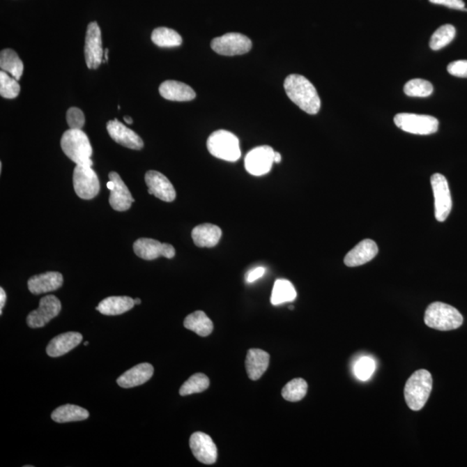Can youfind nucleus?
<instances>
[{"instance_id": "obj_1", "label": "nucleus", "mask_w": 467, "mask_h": 467, "mask_svg": "<svg viewBox=\"0 0 467 467\" xmlns=\"http://www.w3.org/2000/svg\"><path fill=\"white\" fill-rule=\"evenodd\" d=\"M286 95L296 103L300 109L309 114L319 113L321 100L312 82L303 75L293 74L289 75L284 82Z\"/></svg>"}, {"instance_id": "obj_2", "label": "nucleus", "mask_w": 467, "mask_h": 467, "mask_svg": "<svg viewBox=\"0 0 467 467\" xmlns=\"http://www.w3.org/2000/svg\"><path fill=\"white\" fill-rule=\"evenodd\" d=\"M61 147L69 159L80 165L93 167V148L87 135L82 129H69L61 139Z\"/></svg>"}, {"instance_id": "obj_3", "label": "nucleus", "mask_w": 467, "mask_h": 467, "mask_svg": "<svg viewBox=\"0 0 467 467\" xmlns=\"http://www.w3.org/2000/svg\"><path fill=\"white\" fill-rule=\"evenodd\" d=\"M433 388V377L426 369H419L412 374L406 383L404 397L406 404L411 411H419L429 400Z\"/></svg>"}, {"instance_id": "obj_4", "label": "nucleus", "mask_w": 467, "mask_h": 467, "mask_svg": "<svg viewBox=\"0 0 467 467\" xmlns=\"http://www.w3.org/2000/svg\"><path fill=\"white\" fill-rule=\"evenodd\" d=\"M464 319L457 309L443 303L429 305L424 316V322L430 328L439 330H452L459 328Z\"/></svg>"}, {"instance_id": "obj_5", "label": "nucleus", "mask_w": 467, "mask_h": 467, "mask_svg": "<svg viewBox=\"0 0 467 467\" xmlns=\"http://www.w3.org/2000/svg\"><path fill=\"white\" fill-rule=\"evenodd\" d=\"M207 148L211 155L229 162H236L242 155L238 138L232 132L218 130L207 140Z\"/></svg>"}, {"instance_id": "obj_6", "label": "nucleus", "mask_w": 467, "mask_h": 467, "mask_svg": "<svg viewBox=\"0 0 467 467\" xmlns=\"http://www.w3.org/2000/svg\"><path fill=\"white\" fill-rule=\"evenodd\" d=\"M394 121L401 130L413 135H433L439 128V121L436 118L425 114H397L394 118Z\"/></svg>"}, {"instance_id": "obj_7", "label": "nucleus", "mask_w": 467, "mask_h": 467, "mask_svg": "<svg viewBox=\"0 0 467 467\" xmlns=\"http://www.w3.org/2000/svg\"><path fill=\"white\" fill-rule=\"evenodd\" d=\"M73 185L75 193L82 199H95L100 192L98 176L88 165L77 164L75 167Z\"/></svg>"}, {"instance_id": "obj_8", "label": "nucleus", "mask_w": 467, "mask_h": 467, "mask_svg": "<svg viewBox=\"0 0 467 467\" xmlns=\"http://www.w3.org/2000/svg\"><path fill=\"white\" fill-rule=\"evenodd\" d=\"M211 48L222 56L243 55L252 48V42L246 36L231 32L214 38L211 42Z\"/></svg>"}, {"instance_id": "obj_9", "label": "nucleus", "mask_w": 467, "mask_h": 467, "mask_svg": "<svg viewBox=\"0 0 467 467\" xmlns=\"http://www.w3.org/2000/svg\"><path fill=\"white\" fill-rule=\"evenodd\" d=\"M434 197V215L437 221L444 222L451 213L452 202L447 178L443 174H436L431 177Z\"/></svg>"}, {"instance_id": "obj_10", "label": "nucleus", "mask_w": 467, "mask_h": 467, "mask_svg": "<svg viewBox=\"0 0 467 467\" xmlns=\"http://www.w3.org/2000/svg\"><path fill=\"white\" fill-rule=\"evenodd\" d=\"M84 54L89 69H98L103 62V49L102 31L96 22H91L88 25Z\"/></svg>"}, {"instance_id": "obj_11", "label": "nucleus", "mask_w": 467, "mask_h": 467, "mask_svg": "<svg viewBox=\"0 0 467 467\" xmlns=\"http://www.w3.org/2000/svg\"><path fill=\"white\" fill-rule=\"evenodd\" d=\"M275 151L271 146H261L250 151L245 157V168L254 176L268 174L275 163Z\"/></svg>"}, {"instance_id": "obj_12", "label": "nucleus", "mask_w": 467, "mask_h": 467, "mask_svg": "<svg viewBox=\"0 0 467 467\" xmlns=\"http://www.w3.org/2000/svg\"><path fill=\"white\" fill-rule=\"evenodd\" d=\"M61 309H62V305L59 298L54 296L42 298L37 310L32 311L28 315L27 325L31 328L44 327L60 314Z\"/></svg>"}, {"instance_id": "obj_13", "label": "nucleus", "mask_w": 467, "mask_h": 467, "mask_svg": "<svg viewBox=\"0 0 467 467\" xmlns=\"http://www.w3.org/2000/svg\"><path fill=\"white\" fill-rule=\"evenodd\" d=\"M109 181L107 183L110 190L109 204L114 210L125 211L130 209L135 199L127 185L116 171H111Z\"/></svg>"}, {"instance_id": "obj_14", "label": "nucleus", "mask_w": 467, "mask_h": 467, "mask_svg": "<svg viewBox=\"0 0 467 467\" xmlns=\"http://www.w3.org/2000/svg\"><path fill=\"white\" fill-rule=\"evenodd\" d=\"M134 251L139 258L146 261H153L159 257L171 259L175 257L174 246L168 243H161L159 240L150 238H139L134 243Z\"/></svg>"}, {"instance_id": "obj_15", "label": "nucleus", "mask_w": 467, "mask_h": 467, "mask_svg": "<svg viewBox=\"0 0 467 467\" xmlns=\"http://www.w3.org/2000/svg\"><path fill=\"white\" fill-rule=\"evenodd\" d=\"M190 447L197 461L206 465L214 464L217 459V448L210 436L196 432L190 438Z\"/></svg>"}, {"instance_id": "obj_16", "label": "nucleus", "mask_w": 467, "mask_h": 467, "mask_svg": "<svg viewBox=\"0 0 467 467\" xmlns=\"http://www.w3.org/2000/svg\"><path fill=\"white\" fill-rule=\"evenodd\" d=\"M146 185L151 195L164 202H172L176 199V190L169 179L157 171H147L145 176Z\"/></svg>"}, {"instance_id": "obj_17", "label": "nucleus", "mask_w": 467, "mask_h": 467, "mask_svg": "<svg viewBox=\"0 0 467 467\" xmlns=\"http://www.w3.org/2000/svg\"><path fill=\"white\" fill-rule=\"evenodd\" d=\"M107 130L110 137L120 145L132 150H141L144 142L141 138L132 129L125 127L117 118L109 121L107 124Z\"/></svg>"}, {"instance_id": "obj_18", "label": "nucleus", "mask_w": 467, "mask_h": 467, "mask_svg": "<svg viewBox=\"0 0 467 467\" xmlns=\"http://www.w3.org/2000/svg\"><path fill=\"white\" fill-rule=\"evenodd\" d=\"M378 253V247L371 239H365L355 246L344 257V264L354 268L371 261Z\"/></svg>"}, {"instance_id": "obj_19", "label": "nucleus", "mask_w": 467, "mask_h": 467, "mask_svg": "<svg viewBox=\"0 0 467 467\" xmlns=\"http://www.w3.org/2000/svg\"><path fill=\"white\" fill-rule=\"evenodd\" d=\"M63 277L59 272H47L29 280L28 289L35 296L53 292L63 286Z\"/></svg>"}, {"instance_id": "obj_20", "label": "nucleus", "mask_w": 467, "mask_h": 467, "mask_svg": "<svg viewBox=\"0 0 467 467\" xmlns=\"http://www.w3.org/2000/svg\"><path fill=\"white\" fill-rule=\"evenodd\" d=\"M153 372L154 369L152 365L143 362L122 374L117 379L118 385L124 389L142 385L151 379Z\"/></svg>"}, {"instance_id": "obj_21", "label": "nucleus", "mask_w": 467, "mask_h": 467, "mask_svg": "<svg viewBox=\"0 0 467 467\" xmlns=\"http://www.w3.org/2000/svg\"><path fill=\"white\" fill-rule=\"evenodd\" d=\"M81 333L70 332L60 334L50 341L46 348L47 354L52 358L61 357L75 349L82 342Z\"/></svg>"}, {"instance_id": "obj_22", "label": "nucleus", "mask_w": 467, "mask_h": 467, "mask_svg": "<svg viewBox=\"0 0 467 467\" xmlns=\"http://www.w3.org/2000/svg\"><path fill=\"white\" fill-rule=\"evenodd\" d=\"M160 93L163 98L172 102H190L196 98V93L189 85L174 80H168L160 86Z\"/></svg>"}, {"instance_id": "obj_23", "label": "nucleus", "mask_w": 467, "mask_h": 467, "mask_svg": "<svg viewBox=\"0 0 467 467\" xmlns=\"http://www.w3.org/2000/svg\"><path fill=\"white\" fill-rule=\"evenodd\" d=\"M269 354L261 349H250L246 358V371L251 380L260 379L269 365Z\"/></svg>"}, {"instance_id": "obj_24", "label": "nucleus", "mask_w": 467, "mask_h": 467, "mask_svg": "<svg viewBox=\"0 0 467 467\" xmlns=\"http://www.w3.org/2000/svg\"><path fill=\"white\" fill-rule=\"evenodd\" d=\"M192 236L194 243L199 247H213L221 239L222 231L217 225L204 224L193 229Z\"/></svg>"}, {"instance_id": "obj_25", "label": "nucleus", "mask_w": 467, "mask_h": 467, "mask_svg": "<svg viewBox=\"0 0 467 467\" xmlns=\"http://www.w3.org/2000/svg\"><path fill=\"white\" fill-rule=\"evenodd\" d=\"M135 305V300L128 296H112L104 299L96 307L100 314L107 316L123 314Z\"/></svg>"}, {"instance_id": "obj_26", "label": "nucleus", "mask_w": 467, "mask_h": 467, "mask_svg": "<svg viewBox=\"0 0 467 467\" xmlns=\"http://www.w3.org/2000/svg\"><path fill=\"white\" fill-rule=\"evenodd\" d=\"M89 413L85 408L73 404L61 406L55 409L52 414L54 422L59 423H66L80 422L88 419Z\"/></svg>"}, {"instance_id": "obj_27", "label": "nucleus", "mask_w": 467, "mask_h": 467, "mask_svg": "<svg viewBox=\"0 0 467 467\" xmlns=\"http://www.w3.org/2000/svg\"><path fill=\"white\" fill-rule=\"evenodd\" d=\"M186 329L201 337H207L213 330V323L203 311L194 312L193 314L187 316L184 321Z\"/></svg>"}, {"instance_id": "obj_28", "label": "nucleus", "mask_w": 467, "mask_h": 467, "mask_svg": "<svg viewBox=\"0 0 467 467\" xmlns=\"http://www.w3.org/2000/svg\"><path fill=\"white\" fill-rule=\"evenodd\" d=\"M0 68L17 81L22 77L24 63L13 49H3L0 53Z\"/></svg>"}, {"instance_id": "obj_29", "label": "nucleus", "mask_w": 467, "mask_h": 467, "mask_svg": "<svg viewBox=\"0 0 467 467\" xmlns=\"http://www.w3.org/2000/svg\"><path fill=\"white\" fill-rule=\"evenodd\" d=\"M297 292L292 283L287 280H276L273 289L271 303L279 305L286 303H293L296 300Z\"/></svg>"}, {"instance_id": "obj_30", "label": "nucleus", "mask_w": 467, "mask_h": 467, "mask_svg": "<svg viewBox=\"0 0 467 467\" xmlns=\"http://www.w3.org/2000/svg\"><path fill=\"white\" fill-rule=\"evenodd\" d=\"M151 38L153 44L160 48H174V47L181 46L183 42L181 36L177 31L167 27L155 29Z\"/></svg>"}, {"instance_id": "obj_31", "label": "nucleus", "mask_w": 467, "mask_h": 467, "mask_svg": "<svg viewBox=\"0 0 467 467\" xmlns=\"http://www.w3.org/2000/svg\"><path fill=\"white\" fill-rule=\"evenodd\" d=\"M210 386V379L203 373L194 374L186 382L183 384L179 390L181 396L185 397L189 395L201 393L206 390Z\"/></svg>"}, {"instance_id": "obj_32", "label": "nucleus", "mask_w": 467, "mask_h": 467, "mask_svg": "<svg viewBox=\"0 0 467 467\" xmlns=\"http://www.w3.org/2000/svg\"><path fill=\"white\" fill-rule=\"evenodd\" d=\"M456 35V29L454 25L444 24L434 32L431 37L429 46L433 50H439L450 44Z\"/></svg>"}, {"instance_id": "obj_33", "label": "nucleus", "mask_w": 467, "mask_h": 467, "mask_svg": "<svg viewBox=\"0 0 467 467\" xmlns=\"http://www.w3.org/2000/svg\"><path fill=\"white\" fill-rule=\"evenodd\" d=\"M307 383L303 378H296L286 383L282 390V397L286 401L296 402L303 400L307 392Z\"/></svg>"}, {"instance_id": "obj_34", "label": "nucleus", "mask_w": 467, "mask_h": 467, "mask_svg": "<svg viewBox=\"0 0 467 467\" xmlns=\"http://www.w3.org/2000/svg\"><path fill=\"white\" fill-rule=\"evenodd\" d=\"M434 87L424 79H412L404 86V93L411 97H427L432 95Z\"/></svg>"}, {"instance_id": "obj_35", "label": "nucleus", "mask_w": 467, "mask_h": 467, "mask_svg": "<svg viewBox=\"0 0 467 467\" xmlns=\"http://www.w3.org/2000/svg\"><path fill=\"white\" fill-rule=\"evenodd\" d=\"M20 86L12 75L1 70L0 72V95L6 99H14L19 96Z\"/></svg>"}, {"instance_id": "obj_36", "label": "nucleus", "mask_w": 467, "mask_h": 467, "mask_svg": "<svg viewBox=\"0 0 467 467\" xmlns=\"http://www.w3.org/2000/svg\"><path fill=\"white\" fill-rule=\"evenodd\" d=\"M375 361L371 358L365 357L359 359L355 362L354 372L358 379L367 381L371 378L372 374L375 372Z\"/></svg>"}, {"instance_id": "obj_37", "label": "nucleus", "mask_w": 467, "mask_h": 467, "mask_svg": "<svg viewBox=\"0 0 467 467\" xmlns=\"http://www.w3.org/2000/svg\"><path fill=\"white\" fill-rule=\"evenodd\" d=\"M67 123L70 129H82L85 124V116L84 112L78 107H70L67 111Z\"/></svg>"}, {"instance_id": "obj_38", "label": "nucleus", "mask_w": 467, "mask_h": 467, "mask_svg": "<svg viewBox=\"0 0 467 467\" xmlns=\"http://www.w3.org/2000/svg\"><path fill=\"white\" fill-rule=\"evenodd\" d=\"M447 71L454 77L467 78V60H459L449 63Z\"/></svg>"}, {"instance_id": "obj_39", "label": "nucleus", "mask_w": 467, "mask_h": 467, "mask_svg": "<svg viewBox=\"0 0 467 467\" xmlns=\"http://www.w3.org/2000/svg\"><path fill=\"white\" fill-rule=\"evenodd\" d=\"M429 1L452 9L467 10V9H465V2L463 0H429Z\"/></svg>"}, {"instance_id": "obj_40", "label": "nucleus", "mask_w": 467, "mask_h": 467, "mask_svg": "<svg viewBox=\"0 0 467 467\" xmlns=\"http://www.w3.org/2000/svg\"><path fill=\"white\" fill-rule=\"evenodd\" d=\"M265 268L262 267H259L251 270L249 274L247 275V282L253 283L256 282L258 279L262 277L265 274Z\"/></svg>"}, {"instance_id": "obj_41", "label": "nucleus", "mask_w": 467, "mask_h": 467, "mask_svg": "<svg viewBox=\"0 0 467 467\" xmlns=\"http://www.w3.org/2000/svg\"><path fill=\"white\" fill-rule=\"evenodd\" d=\"M6 293L5 292V290H3L1 287L0 289V314L2 315L3 312V308L5 307L6 305Z\"/></svg>"}, {"instance_id": "obj_42", "label": "nucleus", "mask_w": 467, "mask_h": 467, "mask_svg": "<svg viewBox=\"0 0 467 467\" xmlns=\"http://www.w3.org/2000/svg\"><path fill=\"white\" fill-rule=\"evenodd\" d=\"M282 161V155L278 152L275 153V163L279 164Z\"/></svg>"}, {"instance_id": "obj_43", "label": "nucleus", "mask_w": 467, "mask_h": 467, "mask_svg": "<svg viewBox=\"0 0 467 467\" xmlns=\"http://www.w3.org/2000/svg\"><path fill=\"white\" fill-rule=\"evenodd\" d=\"M124 121H125V123H128L129 125L132 124V118L130 116H125Z\"/></svg>"}, {"instance_id": "obj_44", "label": "nucleus", "mask_w": 467, "mask_h": 467, "mask_svg": "<svg viewBox=\"0 0 467 467\" xmlns=\"http://www.w3.org/2000/svg\"><path fill=\"white\" fill-rule=\"evenodd\" d=\"M109 49H106V50H105V60L107 61V60H109Z\"/></svg>"}, {"instance_id": "obj_45", "label": "nucleus", "mask_w": 467, "mask_h": 467, "mask_svg": "<svg viewBox=\"0 0 467 467\" xmlns=\"http://www.w3.org/2000/svg\"><path fill=\"white\" fill-rule=\"evenodd\" d=\"M135 305H140V304H141V300H140V299H139V298H137V299L135 300Z\"/></svg>"}, {"instance_id": "obj_46", "label": "nucleus", "mask_w": 467, "mask_h": 467, "mask_svg": "<svg viewBox=\"0 0 467 467\" xmlns=\"http://www.w3.org/2000/svg\"><path fill=\"white\" fill-rule=\"evenodd\" d=\"M0 171H2V163H0Z\"/></svg>"}, {"instance_id": "obj_47", "label": "nucleus", "mask_w": 467, "mask_h": 467, "mask_svg": "<svg viewBox=\"0 0 467 467\" xmlns=\"http://www.w3.org/2000/svg\"><path fill=\"white\" fill-rule=\"evenodd\" d=\"M89 342H85V343H84V346H89Z\"/></svg>"}, {"instance_id": "obj_48", "label": "nucleus", "mask_w": 467, "mask_h": 467, "mask_svg": "<svg viewBox=\"0 0 467 467\" xmlns=\"http://www.w3.org/2000/svg\"><path fill=\"white\" fill-rule=\"evenodd\" d=\"M290 309H291V310H293V305H291Z\"/></svg>"}]
</instances>
